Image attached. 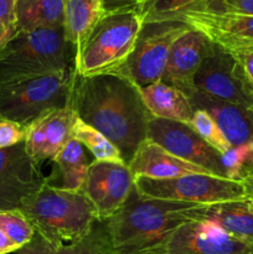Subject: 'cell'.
Returning <instances> with one entry per match:
<instances>
[{"instance_id":"6da1fadb","label":"cell","mask_w":253,"mask_h":254,"mask_svg":"<svg viewBox=\"0 0 253 254\" xmlns=\"http://www.w3.org/2000/svg\"><path fill=\"white\" fill-rule=\"evenodd\" d=\"M72 107L82 122L117 146L126 165L146 140L151 116L138 87L121 74L74 76Z\"/></svg>"},{"instance_id":"7a4b0ae2","label":"cell","mask_w":253,"mask_h":254,"mask_svg":"<svg viewBox=\"0 0 253 254\" xmlns=\"http://www.w3.org/2000/svg\"><path fill=\"white\" fill-rule=\"evenodd\" d=\"M205 206L145 197L134 185L121 210L103 222L109 250L112 254L149 250L184 223L201 221Z\"/></svg>"},{"instance_id":"3957f363","label":"cell","mask_w":253,"mask_h":254,"mask_svg":"<svg viewBox=\"0 0 253 254\" xmlns=\"http://www.w3.org/2000/svg\"><path fill=\"white\" fill-rule=\"evenodd\" d=\"M20 211L31 223L35 232L52 247L81 242L99 221L83 191L62 190L46 181L36 193L22 203Z\"/></svg>"},{"instance_id":"277c9868","label":"cell","mask_w":253,"mask_h":254,"mask_svg":"<svg viewBox=\"0 0 253 254\" xmlns=\"http://www.w3.org/2000/svg\"><path fill=\"white\" fill-rule=\"evenodd\" d=\"M63 27L17 31L0 47V84L72 68Z\"/></svg>"},{"instance_id":"5b68a950","label":"cell","mask_w":253,"mask_h":254,"mask_svg":"<svg viewBox=\"0 0 253 254\" xmlns=\"http://www.w3.org/2000/svg\"><path fill=\"white\" fill-rule=\"evenodd\" d=\"M141 26L143 21L135 10L107 14L74 50V76L118 73L133 52Z\"/></svg>"},{"instance_id":"8992f818","label":"cell","mask_w":253,"mask_h":254,"mask_svg":"<svg viewBox=\"0 0 253 254\" xmlns=\"http://www.w3.org/2000/svg\"><path fill=\"white\" fill-rule=\"evenodd\" d=\"M73 82V68H68L0 84V116L26 127L50 112L72 107Z\"/></svg>"},{"instance_id":"52a82bcc","label":"cell","mask_w":253,"mask_h":254,"mask_svg":"<svg viewBox=\"0 0 253 254\" xmlns=\"http://www.w3.org/2000/svg\"><path fill=\"white\" fill-rule=\"evenodd\" d=\"M134 185L141 196L174 202L213 205L247 200L242 181L212 174H190L168 180L135 178Z\"/></svg>"},{"instance_id":"ba28073f","label":"cell","mask_w":253,"mask_h":254,"mask_svg":"<svg viewBox=\"0 0 253 254\" xmlns=\"http://www.w3.org/2000/svg\"><path fill=\"white\" fill-rule=\"evenodd\" d=\"M190 26L181 21L144 22L135 46L118 74L145 87L161 81L171 46Z\"/></svg>"},{"instance_id":"9c48e42d","label":"cell","mask_w":253,"mask_h":254,"mask_svg":"<svg viewBox=\"0 0 253 254\" xmlns=\"http://www.w3.org/2000/svg\"><path fill=\"white\" fill-rule=\"evenodd\" d=\"M197 91L221 101L253 108V86L232 52L210 41L193 78Z\"/></svg>"},{"instance_id":"30bf717a","label":"cell","mask_w":253,"mask_h":254,"mask_svg":"<svg viewBox=\"0 0 253 254\" xmlns=\"http://www.w3.org/2000/svg\"><path fill=\"white\" fill-rule=\"evenodd\" d=\"M138 254H253V243L208 222L190 221L174 230L163 242Z\"/></svg>"},{"instance_id":"8fae6325","label":"cell","mask_w":253,"mask_h":254,"mask_svg":"<svg viewBox=\"0 0 253 254\" xmlns=\"http://www.w3.org/2000/svg\"><path fill=\"white\" fill-rule=\"evenodd\" d=\"M146 139L186 163L200 166L212 175L226 178L221 154L208 145L189 124L150 117Z\"/></svg>"},{"instance_id":"7c38bea8","label":"cell","mask_w":253,"mask_h":254,"mask_svg":"<svg viewBox=\"0 0 253 254\" xmlns=\"http://www.w3.org/2000/svg\"><path fill=\"white\" fill-rule=\"evenodd\" d=\"M135 178L124 163L93 160L89 164L83 193L93 205L98 220L111 218L128 200Z\"/></svg>"},{"instance_id":"4fadbf2b","label":"cell","mask_w":253,"mask_h":254,"mask_svg":"<svg viewBox=\"0 0 253 254\" xmlns=\"http://www.w3.org/2000/svg\"><path fill=\"white\" fill-rule=\"evenodd\" d=\"M46 181L25 150V143L0 149V211L20 210Z\"/></svg>"},{"instance_id":"5bb4252c","label":"cell","mask_w":253,"mask_h":254,"mask_svg":"<svg viewBox=\"0 0 253 254\" xmlns=\"http://www.w3.org/2000/svg\"><path fill=\"white\" fill-rule=\"evenodd\" d=\"M73 107L57 109L40 117L26 126L25 150L37 164L52 160L72 139L76 119Z\"/></svg>"},{"instance_id":"9a60e30c","label":"cell","mask_w":253,"mask_h":254,"mask_svg":"<svg viewBox=\"0 0 253 254\" xmlns=\"http://www.w3.org/2000/svg\"><path fill=\"white\" fill-rule=\"evenodd\" d=\"M210 40L201 32L189 29L171 46L161 82L183 91L186 96L195 91L193 78L202 62Z\"/></svg>"},{"instance_id":"2e32d148","label":"cell","mask_w":253,"mask_h":254,"mask_svg":"<svg viewBox=\"0 0 253 254\" xmlns=\"http://www.w3.org/2000/svg\"><path fill=\"white\" fill-rule=\"evenodd\" d=\"M188 97L195 111L202 109L210 114L231 146L253 141V108L212 98L197 89Z\"/></svg>"},{"instance_id":"e0dca14e","label":"cell","mask_w":253,"mask_h":254,"mask_svg":"<svg viewBox=\"0 0 253 254\" xmlns=\"http://www.w3.org/2000/svg\"><path fill=\"white\" fill-rule=\"evenodd\" d=\"M178 21L189 25L220 46L235 41L253 40V15L189 11L181 15Z\"/></svg>"},{"instance_id":"ac0fdd59","label":"cell","mask_w":253,"mask_h":254,"mask_svg":"<svg viewBox=\"0 0 253 254\" xmlns=\"http://www.w3.org/2000/svg\"><path fill=\"white\" fill-rule=\"evenodd\" d=\"M134 178L168 180L190 174H211L205 169L186 163L154 141L144 140L128 164Z\"/></svg>"},{"instance_id":"d6986e66","label":"cell","mask_w":253,"mask_h":254,"mask_svg":"<svg viewBox=\"0 0 253 254\" xmlns=\"http://www.w3.org/2000/svg\"><path fill=\"white\" fill-rule=\"evenodd\" d=\"M139 93L151 117L189 124L195 109L189 97L180 89L158 81L138 87Z\"/></svg>"},{"instance_id":"ffe728a7","label":"cell","mask_w":253,"mask_h":254,"mask_svg":"<svg viewBox=\"0 0 253 254\" xmlns=\"http://www.w3.org/2000/svg\"><path fill=\"white\" fill-rule=\"evenodd\" d=\"M52 161L55 164L54 174L51 178H46L47 184L72 192L83 190L87 171L92 161L86 148L79 141L72 138Z\"/></svg>"},{"instance_id":"44dd1931","label":"cell","mask_w":253,"mask_h":254,"mask_svg":"<svg viewBox=\"0 0 253 254\" xmlns=\"http://www.w3.org/2000/svg\"><path fill=\"white\" fill-rule=\"evenodd\" d=\"M63 30L67 42L73 51L91 35L106 16L101 0H62Z\"/></svg>"},{"instance_id":"7402d4cb","label":"cell","mask_w":253,"mask_h":254,"mask_svg":"<svg viewBox=\"0 0 253 254\" xmlns=\"http://www.w3.org/2000/svg\"><path fill=\"white\" fill-rule=\"evenodd\" d=\"M247 200L206 205L200 222H208L233 237L253 243V213Z\"/></svg>"},{"instance_id":"603a6c76","label":"cell","mask_w":253,"mask_h":254,"mask_svg":"<svg viewBox=\"0 0 253 254\" xmlns=\"http://www.w3.org/2000/svg\"><path fill=\"white\" fill-rule=\"evenodd\" d=\"M17 31L63 27L62 0H16Z\"/></svg>"},{"instance_id":"cb8c5ba5","label":"cell","mask_w":253,"mask_h":254,"mask_svg":"<svg viewBox=\"0 0 253 254\" xmlns=\"http://www.w3.org/2000/svg\"><path fill=\"white\" fill-rule=\"evenodd\" d=\"M220 0H143L136 12L144 22L178 21L189 11H213Z\"/></svg>"},{"instance_id":"d4e9b609","label":"cell","mask_w":253,"mask_h":254,"mask_svg":"<svg viewBox=\"0 0 253 254\" xmlns=\"http://www.w3.org/2000/svg\"><path fill=\"white\" fill-rule=\"evenodd\" d=\"M72 138L79 141L93 155L94 160L124 163L117 146L101 131L82 122L79 118L76 119V123L72 129Z\"/></svg>"},{"instance_id":"484cf974","label":"cell","mask_w":253,"mask_h":254,"mask_svg":"<svg viewBox=\"0 0 253 254\" xmlns=\"http://www.w3.org/2000/svg\"><path fill=\"white\" fill-rule=\"evenodd\" d=\"M221 164L226 178L242 181L253 168V141L243 145L231 146L221 154Z\"/></svg>"},{"instance_id":"4316f807","label":"cell","mask_w":253,"mask_h":254,"mask_svg":"<svg viewBox=\"0 0 253 254\" xmlns=\"http://www.w3.org/2000/svg\"><path fill=\"white\" fill-rule=\"evenodd\" d=\"M0 228L20 248L29 243L35 230L20 210L0 211Z\"/></svg>"},{"instance_id":"83f0119b","label":"cell","mask_w":253,"mask_h":254,"mask_svg":"<svg viewBox=\"0 0 253 254\" xmlns=\"http://www.w3.org/2000/svg\"><path fill=\"white\" fill-rule=\"evenodd\" d=\"M189 126L206 141L210 146L220 154H223L231 148L228 141L223 136L222 131L218 129L217 124L213 122L210 114L202 109H196Z\"/></svg>"},{"instance_id":"f1b7e54d","label":"cell","mask_w":253,"mask_h":254,"mask_svg":"<svg viewBox=\"0 0 253 254\" xmlns=\"http://www.w3.org/2000/svg\"><path fill=\"white\" fill-rule=\"evenodd\" d=\"M15 1L16 0H0V47L10 41L17 32Z\"/></svg>"},{"instance_id":"f546056e","label":"cell","mask_w":253,"mask_h":254,"mask_svg":"<svg viewBox=\"0 0 253 254\" xmlns=\"http://www.w3.org/2000/svg\"><path fill=\"white\" fill-rule=\"evenodd\" d=\"M25 138L26 127L0 116V149L17 145L25 141Z\"/></svg>"},{"instance_id":"4dcf8cb0","label":"cell","mask_w":253,"mask_h":254,"mask_svg":"<svg viewBox=\"0 0 253 254\" xmlns=\"http://www.w3.org/2000/svg\"><path fill=\"white\" fill-rule=\"evenodd\" d=\"M54 247L50 245L49 242L44 240L40 235H37L35 232L34 237L30 241L29 243H26L25 246H22L20 250L16 251L17 254H52Z\"/></svg>"},{"instance_id":"1f68e13d","label":"cell","mask_w":253,"mask_h":254,"mask_svg":"<svg viewBox=\"0 0 253 254\" xmlns=\"http://www.w3.org/2000/svg\"><path fill=\"white\" fill-rule=\"evenodd\" d=\"M141 1L143 0H101L106 15L114 14V12L131 11V10L136 11Z\"/></svg>"},{"instance_id":"d6a6232c","label":"cell","mask_w":253,"mask_h":254,"mask_svg":"<svg viewBox=\"0 0 253 254\" xmlns=\"http://www.w3.org/2000/svg\"><path fill=\"white\" fill-rule=\"evenodd\" d=\"M221 12L253 15V0H222Z\"/></svg>"},{"instance_id":"836d02e7","label":"cell","mask_w":253,"mask_h":254,"mask_svg":"<svg viewBox=\"0 0 253 254\" xmlns=\"http://www.w3.org/2000/svg\"><path fill=\"white\" fill-rule=\"evenodd\" d=\"M232 52L233 56L237 59L240 64L242 66L248 81L253 86V52L250 51H230Z\"/></svg>"},{"instance_id":"e575fe53","label":"cell","mask_w":253,"mask_h":254,"mask_svg":"<svg viewBox=\"0 0 253 254\" xmlns=\"http://www.w3.org/2000/svg\"><path fill=\"white\" fill-rule=\"evenodd\" d=\"M17 250H19V247L5 235L4 231L0 228V254H9L12 252H16Z\"/></svg>"},{"instance_id":"d590c367","label":"cell","mask_w":253,"mask_h":254,"mask_svg":"<svg viewBox=\"0 0 253 254\" xmlns=\"http://www.w3.org/2000/svg\"><path fill=\"white\" fill-rule=\"evenodd\" d=\"M223 49L228 51H250L253 52V40H243V41L230 42L227 45H223Z\"/></svg>"},{"instance_id":"8d00e7d4","label":"cell","mask_w":253,"mask_h":254,"mask_svg":"<svg viewBox=\"0 0 253 254\" xmlns=\"http://www.w3.org/2000/svg\"><path fill=\"white\" fill-rule=\"evenodd\" d=\"M242 184L245 186L247 198H253V178L243 179Z\"/></svg>"},{"instance_id":"74e56055","label":"cell","mask_w":253,"mask_h":254,"mask_svg":"<svg viewBox=\"0 0 253 254\" xmlns=\"http://www.w3.org/2000/svg\"><path fill=\"white\" fill-rule=\"evenodd\" d=\"M248 207H250L251 212L253 213V198H248Z\"/></svg>"},{"instance_id":"f35d334b","label":"cell","mask_w":253,"mask_h":254,"mask_svg":"<svg viewBox=\"0 0 253 254\" xmlns=\"http://www.w3.org/2000/svg\"><path fill=\"white\" fill-rule=\"evenodd\" d=\"M246 178H253V168L251 169V171H250V173H248V175L246 176ZM246 178H245V179H246Z\"/></svg>"}]
</instances>
